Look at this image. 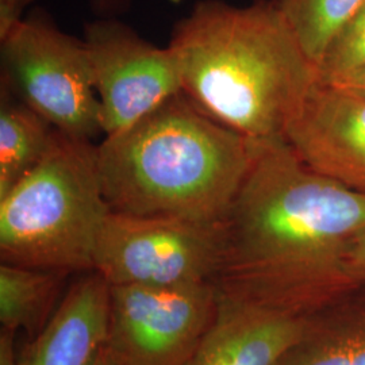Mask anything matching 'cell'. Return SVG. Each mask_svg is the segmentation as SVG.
I'll list each match as a JSON object with an SVG mask.
<instances>
[{
	"label": "cell",
	"instance_id": "obj_7",
	"mask_svg": "<svg viewBox=\"0 0 365 365\" xmlns=\"http://www.w3.org/2000/svg\"><path fill=\"white\" fill-rule=\"evenodd\" d=\"M217 309L212 283L110 286L106 346L119 365H188Z\"/></svg>",
	"mask_w": 365,
	"mask_h": 365
},
{
	"label": "cell",
	"instance_id": "obj_2",
	"mask_svg": "<svg viewBox=\"0 0 365 365\" xmlns=\"http://www.w3.org/2000/svg\"><path fill=\"white\" fill-rule=\"evenodd\" d=\"M168 46L182 92L257 144L284 140L318 81L274 0H200L175 25Z\"/></svg>",
	"mask_w": 365,
	"mask_h": 365
},
{
	"label": "cell",
	"instance_id": "obj_15",
	"mask_svg": "<svg viewBox=\"0 0 365 365\" xmlns=\"http://www.w3.org/2000/svg\"><path fill=\"white\" fill-rule=\"evenodd\" d=\"M365 68V0L342 29L318 68V80L331 83Z\"/></svg>",
	"mask_w": 365,
	"mask_h": 365
},
{
	"label": "cell",
	"instance_id": "obj_20",
	"mask_svg": "<svg viewBox=\"0 0 365 365\" xmlns=\"http://www.w3.org/2000/svg\"><path fill=\"white\" fill-rule=\"evenodd\" d=\"M327 84H336L339 87H345L354 91L365 92V68L354 72L352 75H348L345 78H339L336 81L327 83Z\"/></svg>",
	"mask_w": 365,
	"mask_h": 365
},
{
	"label": "cell",
	"instance_id": "obj_21",
	"mask_svg": "<svg viewBox=\"0 0 365 365\" xmlns=\"http://www.w3.org/2000/svg\"><path fill=\"white\" fill-rule=\"evenodd\" d=\"M92 365H119L117 363V360L113 357V354L110 353V351L107 349V346H105L101 353L98 354V357L95 359L93 364Z\"/></svg>",
	"mask_w": 365,
	"mask_h": 365
},
{
	"label": "cell",
	"instance_id": "obj_16",
	"mask_svg": "<svg viewBox=\"0 0 365 365\" xmlns=\"http://www.w3.org/2000/svg\"><path fill=\"white\" fill-rule=\"evenodd\" d=\"M346 264L353 280L360 287H365V227L354 235L348 249Z\"/></svg>",
	"mask_w": 365,
	"mask_h": 365
},
{
	"label": "cell",
	"instance_id": "obj_4",
	"mask_svg": "<svg viewBox=\"0 0 365 365\" xmlns=\"http://www.w3.org/2000/svg\"><path fill=\"white\" fill-rule=\"evenodd\" d=\"M110 212L98 146L56 131L38 165L0 197L1 262L66 274L92 272Z\"/></svg>",
	"mask_w": 365,
	"mask_h": 365
},
{
	"label": "cell",
	"instance_id": "obj_12",
	"mask_svg": "<svg viewBox=\"0 0 365 365\" xmlns=\"http://www.w3.org/2000/svg\"><path fill=\"white\" fill-rule=\"evenodd\" d=\"M56 129L0 83V197L38 165Z\"/></svg>",
	"mask_w": 365,
	"mask_h": 365
},
{
	"label": "cell",
	"instance_id": "obj_18",
	"mask_svg": "<svg viewBox=\"0 0 365 365\" xmlns=\"http://www.w3.org/2000/svg\"><path fill=\"white\" fill-rule=\"evenodd\" d=\"M131 0H90L92 13L96 18H119L130 7Z\"/></svg>",
	"mask_w": 365,
	"mask_h": 365
},
{
	"label": "cell",
	"instance_id": "obj_8",
	"mask_svg": "<svg viewBox=\"0 0 365 365\" xmlns=\"http://www.w3.org/2000/svg\"><path fill=\"white\" fill-rule=\"evenodd\" d=\"M103 137L130 128L176 93L182 76L170 46L158 48L119 18H96L84 27Z\"/></svg>",
	"mask_w": 365,
	"mask_h": 365
},
{
	"label": "cell",
	"instance_id": "obj_6",
	"mask_svg": "<svg viewBox=\"0 0 365 365\" xmlns=\"http://www.w3.org/2000/svg\"><path fill=\"white\" fill-rule=\"evenodd\" d=\"M221 253V222L111 211L99 235L93 271L110 286L212 283Z\"/></svg>",
	"mask_w": 365,
	"mask_h": 365
},
{
	"label": "cell",
	"instance_id": "obj_3",
	"mask_svg": "<svg viewBox=\"0 0 365 365\" xmlns=\"http://www.w3.org/2000/svg\"><path fill=\"white\" fill-rule=\"evenodd\" d=\"M259 148L182 91L105 137L98 168L114 212L220 223Z\"/></svg>",
	"mask_w": 365,
	"mask_h": 365
},
{
	"label": "cell",
	"instance_id": "obj_9",
	"mask_svg": "<svg viewBox=\"0 0 365 365\" xmlns=\"http://www.w3.org/2000/svg\"><path fill=\"white\" fill-rule=\"evenodd\" d=\"M284 140L309 168L365 194V92L318 80Z\"/></svg>",
	"mask_w": 365,
	"mask_h": 365
},
{
	"label": "cell",
	"instance_id": "obj_13",
	"mask_svg": "<svg viewBox=\"0 0 365 365\" xmlns=\"http://www.w3.org/2000/svg\"><path fill=\"white\" fill-rule=\"evenodd\" d=\"M64 276L66 274L60 272L1 262V329L15 333L25 330L31 337L37 336L58 307L57 300Z\"/></svg>",
	"mask_w": 365,
	"mask_h": 365
},
{
	"label": "cell",
	"instance_id": "obj_19",
	"mask_svg": "<svg viewBox=\"0 0 365 365\" xmlns=\"http://www.w3.org/2000/svg\"><path fill=\"white\" fill-rule=\"evenodd\" d=\"M16 333L11 330L1 329L0 333V365H19L18 353L15 348Z\"/></svg>",
	"mask_w": 365,
	"mask_h": 365
},
{
	"label": "cell",
	"instance_id": "obj_1",
	"mask_svg": "<svg viewBox=\"0 0 365 365\" xmlns=\"http://www.w3.org/2000/svg\"><path fill=\"white\" fill-rule=\"evenodd\" d=\"M365 194L309 168L286 140L260 144L221 221L212 284L221 297L312 318L360 286L346 255Z\"/></svg>",
	"mask_w": 365,
	"mask_h": 365
},
{
	"label": "cell",
	"instance_id": "obj_10",
	"mask_svg": "<svg viewBox=\"0 0 365 365\" xmlns=\"http://www.w3.org/2000/svg\"><path fill=\"white\" fill-rule=\"evenodd\" d=\"M313 319L218 294L214 322L188 365H277Z\"/></svg>",
	"mask_w": 365,
	"mask_h": 365
},
{
	"label": "cell",
	"instance_id": "obj_17",
	"mask_svg": "<svg viewBox=\"0 0 365 365\" xmlns=\"http://www.w3.org/2000/svg\"><path fill=\"white\" fill-rule=\"evenodd\" d=\"M33 0H0V34L25 16V10Z\"/></svg>",
	"mask_w": 365,
	"mask_h": 365
},
{
	"label": "cell",
	"instance_id": "obj_14",
	"mask_svg": "<svg viewBox=\"0 0 365 365\" xmlns=\"http://www.w3.org/2000/svg\"><path fill=\"white\" fill-rule=\"evenodd\" d=\"M298 42L319 68L329 48L364 0H274Z\"/></svg>",
	"mask_w": 365,
	"mask_h": 365
},
{
	"label": "cell",
	"instance_id": "obj_5",
	"mask_svg": "<svg viewBox=\"0 0 365 365\" xmlns=\"http://www.w3.org/2000/svg\"><path fill=\"white\" fill-rule=\"evenodd\" d=\"M0 57L1 84L56 130L91 143L103 134L84 39L34 10L0 34Z\"/></svg>",
	"mask_w": 365,
	"mask_h": 365
},
{
	"label": "cell",
	"instance_id": "obj_11",
	"mask_svg": "<svg viewBox=\"0 0 365 365\" xmlns=\"http://www.w3.org/2000/svg\"><path fill=\"white\" fill-rule=\"evenodd\" d=\"M110 284L92 271L68 289L51 321L18 356L19 365H92L106 346Z\"/></svg>",
	"mask_w": 365,
	"mask_h": 365
}]
</instances>
